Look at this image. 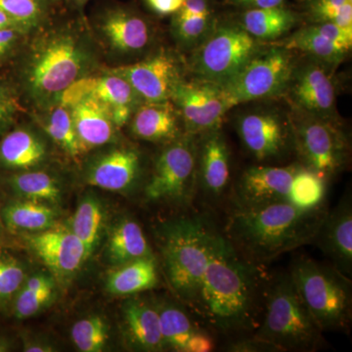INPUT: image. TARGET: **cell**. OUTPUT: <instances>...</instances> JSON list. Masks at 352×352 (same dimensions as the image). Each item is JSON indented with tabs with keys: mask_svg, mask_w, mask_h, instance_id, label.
<instances>
[{
	"mask_svg": "<svg viewBox=\"0 0 352 352\" xmlns=\"http://www.w3.org/2000/svg\"><path fill=\"white\" fill-rule=\"evenodd\" d=\"M24 282L22 266L12 258L0 256V303L15 295Z\"/></svg>",
	"mask_w": 352,
	"mask_h": 352,
	"instance_id": "cell-39",
	"label": "cell"
},
{
	"mask_svg": "<svg viewBox=\"0 0 352 352\" xmlns=\"http://www.w3.org/2000/svg\"><path fill=\"white\" fill-rule=\"evenodd\" d=\"M19 110L17 98L0 80V131H4L12 124L14 118Z\"/></svg>",
	"mask_w": 352,
	"mask_h": 352,
	"instance_id": "cell-41",
	"label": "cell"
},
{
	"mask_svg": "<svg viewBox=\"0 0 352 352\" xmlns=\"http://www.w3.org/2000/svg\"><path fill=\"white\" fill-rule=\"evenodd\" d=\"M75 1L78 4V6H83V4L87 3L89 0H75Z\"/></svg>",
	"mask_w": 352,
	"mask_h": 352,
	"instance_id": "cell-48",
	"label": "cell"
},
{
	"mask_svg": "<svg viewBox=\"0 0 352 352\" xmlns=\"http://www.w3.org/2000/svg\"><path fill=\"white\" fill-rule=\"evenodd\" d=\"M296 15L283 6L252 8L244 13L242 25L256 39H275L294 27Z\"/></svg>",
	"mask_w": 352,
	"mask_h": 352,
	"instance_id": "cell-29",
	"label": "cell"
},
{
	"mask_svg": "<svg viewBox=\"0 0 352 352\" xmlns=\"http://www.w3.org/2000/svg\"><path fill=\"white\" fill-rule=\"evenodd\" d=\"M323 333L298 295L289 271L271 276L263 319L252 335L283 352H314L325 346Z\"/></svg>",
	"mask_w": 352,
	"mask_h": 352,
	"instance_id": "cell-4",
	"label": "cell"
},
{
	"mask_svg": "<svg viewBox=\"0 0 352 352\" xmlns=\"http://www.w3.org/2000/svg\"><path fill=\"white\" fill-rule=\"evenodd\" d=\"M352 30L333 23H316L287 39L283 47L300 50L329 63H335L351 50Z\"/></svg>",
	"mask_w": 352,
	"mask_h": 352,
	"instance_id": "cell-20",
	"label": "cell"
},
{
	"mask_svg": "<svg viewBox=\"0 0 352 352\" xmlns=\"http://www.w3.org/2000/svg\"><path fill=\"white\" fill-rule=\"evenodd\" d=\"M328 210L326 204L309 210L285 203L234 208L222 230L247 261L264 266L286 252L314 244Z\"/></svg>",
	"mask_w": 352,
	"mask_h": 352,
	"instance_id": "cell-3",
	"label": "cell"
},
{
	"mask_svg": "<svg viewBox=\"0 0 352 352\" xmlns=\"http://www.w3.org/2000/svg\"><path fill=\"white\" fill-rule=\"evenodd\" d=\"M198 188L212 199L223 195L230 179V152L219 129L198 141Z\"/></svg>",
	"mask_w": 352,
	"mask_h": 352,
	"instance_id": "cell-19",
	"label": "cell"
},
{
	"mask_svg": "<svg viewBox=\"0 0 352 352\" xmlns=\"http://www.w3.org/2000/svg\"><path fill=\"white\" fill-rule=\"evenodd\" d=\"M54 282L44 274L34 275L21 287L14 300V314L17 318L25 319L34 316L52 298Z\"/></svg>",
	"mask_w": 352,
	"mask_h": 352,
	"instance_id": "cell-33",
	"label": "cell"
},
{
	"mask_svg": "<svg viewBox=\"0 0 352 352\" xmlns=\"http://www.w3.org/2000/svg\"><path fill=\"white\" fill-rule=\"evenodd\" d=\"M237 129L245 150L258 163L279 161L294 150L291 126L277 113H247Z\"/></svg>",
	"mask_w": 352,
	"mask_h": 352,
	"instance_id": "cell-12",
	"label": "cell"
},
{
	"mask_svg": "<svg viewBox=\"0 0 352 352\" xmlns=\"http://www.w3.org/2000/svg\"><path fill=\"white\" fill-rule=\"evenodd\" d=\"M25 351L28 352H44L51 351L50 346H44V344H30L29 346H25Z\"/></svg>",
	"mask_w": 352,
	"mask_h": 352,
	"instance_id": "cell-46",
	"label": "cell"
},
{
	"mask_svg": "<svg viewBox=\"0 0 352 352\" xmlns=\"http://www.w3.org/2000/svg\"><path fill=\"white\" fill-rule=\"evenodd\" d=\"M110 71L124 78L142 102L170 100L182 80L177 61L166 52H157L138 63Z\"/></svg>",
	"mask_w": 352,
	"mask_h": 352,
	"instance_id": "cell-13",
	"label": "cell"
},
{
	"mask_svg": "<svg viewBox=\"0 0 352 352\" xmlns=\"http://www.w3.org/2000/svg\"><path fill=\"white\" fill-rule=\"evenodd\" d=\"M310 14L316 23H333L352 30V0H312Z\"/></svg>",
	"mask_w": 352,
	"mask_h": 352,
	"instance_id": "cell-38",
	"label": "cell"
},
{
	"mask_svg": "<svg viewBox=\"0 0 352 352\" xmlns=\"http://www.w3.org/2000/svg\"><path fill=\"white\" fill-rule=\"evenodd\" d=\"M24 30L17 28H3L0 29V60L7 56L14 50L21 36L25 34Z\"/></svg>",
	"mask_w": 352,
	"mask_h": 352,
	"instance_id": "cell-42",
	"label": "cell"
},
{
	"mask_svg": "<svg viewBox=\"0 0 352 352\" xmlns=\"http://www.w3.org/2000/svg\"><path fill=\"white\" fill-rule=\"evenodd\" d=\"M289 273L296 291L322 332L349 333L352 325L351 278L332 264L307 256L292 261Z\"/></svg>",
	"mask_w": 352,
	"mask_h": 352,
	"instance_id": "cell-5",
	"label": "cell"
},
{
	"mask_svg": "<svg viewBox=\"0 0 352 352\" xmlns=\"http://www.w3.org/2000/svg\"><path fill=\"white\" fill-rule=\"evenodd\" d=\"M198 143L185 134L171 141L157 156L144 195L149 201L189 205L198 187Z\"/></svg>",
	"mask_w": 352,
	"mask_h": 352,
	"instance_id": "cell-7",
	"label": "cell"
},
{
	"mask_svg": "<svg viewBox=\"0 0 352 352\" xmlns=\"http://www.w3.org/2000/svg\"><path fill=\"white\" fill-rule=\"evenodd\" d=\"M157 278V261L151 254L118 266L109 275L107 289L113 295H135L154 288Z\"/></svg>",
	"mask_w": 352,
	"mask_h": 352,
	"instance_id": "cell-27",
	"label": "cell"
},
{
	"mask_svg": "<svg viewBox=\"0 0 352 352\" xmlns=\"http://www.w3.org/2000/svg\"><path fill=\"white\" fill-rule=\"evenodd\" d=\"M96 32L105 47L120 57L140 53L151 41L148 23L124 7L106 9L97 19Z\"/></svg>",
	"mask_w": 352,
	"mask_h": 352,
	"instance_id": "cell-15",
	"label": "cell"
},
{
	"mask_svg": "<svg viewBox=\"0 0 352 352\" xmlns=\"http://www.w3.org/2000/svg\"><path fill=\"white\" fill-rule=\"evenodd\" d=\"M3 28H17V29L24 30L19 24H17L15 21L11 19L8 15L0 11V29H3ZM24 31H25V30H24Z\"/></svg>",
	"mask_w": 352,
	"mask_h": 352,
	"instance_id": "cell-45",
	"label": "cell"
},
{
	"mask_svg": "<svg viewBox=\"0 0 352 352\" xmlns=\"http://www.w3.org/2000/svg\"><path fill=\"white\" fill-rule=\"evenodd\" d=\"M46 155L45 142L29 129H15L0 141V164L10 170H31L43 163Z\"/></svg>",
	"mask_w": 352,
	"mask_h": 352,
	"instance_id": "cell-25",
	"label": "cell"
},
{
	"mask_svg": "<svg viewBox=\"0 0 352 352\" xmlns=\"http://www.w3.org/2000/svg\"><path fill=\"white\" fill-rule=\"evenodd\" d=\"M69 106L76 136L83 153L108 144L118 127L107 106L91 96H82Z\"/></svg>",
	"mask_w": 352,
	"mask_h": 352,
	"instance_id": "cell-21",
	"label": "cell"
},
{
	"mask_svg": "<svg viewBox=\"0 0 352 352\" xmlns=\"http://www.w3.org/2000/svg\"><path fill=\"white\" fill-rule=\"evenodd\" d=\"M171 101L175 104L188 135L201 136L219 129L231 107L222 85L200 80H180Z\"/></svg>",
	"mask_w": 352,
	"mask_h": 352,
	"instance_id": "cell-10",
	"label": "cell"
},
{
	"mask_svg": "<svg viewBox=\"0 0 352 352\" xmlns=\"http://www.w3.org/2000/svg\"><path fill=\"white\" fill-rule=\"evenodd\" d=\"M98 62L89 34L73 25L51 28L32 38L21 67L25 96L41 111L61 101L72 85L92 75Z\"/></svg>",
	"mask_w": 352,
	"mask_h": 352,
	"instance_id": "cell-2",
	"label": "cell"
},
{
	"mask_svg": "<svg viewBox=\"0 0 352 352\" xmlns=\"http://www.w3.org/2000/svg\"><path fill=\"white\" fill-rule=\"evenodd\" d=\"M294 65L285 47L256 53L229 82L222 85L231 108L245 102L270 98L288 87Z\"/></svg>",
	"mask_w": 352,
	"mask_h": 352,
	"instance_id": "cell-9",
	"label": "cell"
},
{
	"mask_svg": "<svg viewBox=\"0 0 352 352\" xmlns=\"http://www.w3.org/2000/svg\"><path fill=\"white\" fill-rule=\"evenodd\" d=\"M9 183L16 194L28 200L57 203L61 197L56 180L44 171L18 173L11 177Z\"/></svg>",
	"mask_w": 352,
	"mask_h": 352,
	"instance_id": "cell-35",
	"label": "cell"
},
{
	"mask_svg": "<svg viewBox=\"0 0 352 352\" xmlns=\"http://www.w3.org/2000/svg\"><path fill=\"white\" fill-rule=\"evenodd\" d=\"M258 52L256 39L242 27L220 25L204 38L193 68L200 80L224 85Z\"/></svg>",
	"mask_w": 352,
	"mask_h": 352,
	"instance_id": "cell-8",
	"label": "cell"
},
{
	"mask_svg": "<svg viewBox=\"0 0 352 352\" xmlns=\"http://www.w3.org/2000/svg\"><path fill=\"white\" fill-rule=\"evenodd\" d=\"M28 239L38 258L57 276H71L87 261L85 245L72 230L48 228Z\"/></svg>",
	"mask_w": 352,
	"mask_h": 352,
	"instance_id": "cell-18",
	"label": "cell"
},
{
	"mask_svg": "<svg viewBox=\"0 0 352 352\" xmlns=\"http://www.w3.org/2000/svg\"><path fill=\"white\" fill-rule=\"evenodd\" d=\"M212 25V10L208 0H185L175 13L173 28L176 36L184 44L197 43L207 36Z\"/></svg>",
	"mask_w": 352,
	"mask_h": 352,
	"instance_id": "cell-30",
	"label": "cell"
},
{
	"mask_svg": "<svg viewBox=\"0 0 352 352\" xmlns=\"http://www.w3.org/2000/svg\"><path fill=\"white\" fill-rule=\"evenodd\" d=\"M159 314L164 349L188 352L192 339L204 329L182 303L157 300L154 302Z\"/></svg>",
	"mask_w": 352,
	"mask_h": 352,
	"instance_id": "cell-26",
	"label": "cell"
},
{
	"mask_svg": "<svg viewBox=\"0 0 352 352\" xmlns=\"http://www.w3.org/2000/svg\"><path fill=\"white\" fill-rule=\"evenodd\" d=\"M43 112H46L43 129L48 136L69 156L74 159H78L82 156L83 151L76 136L69 106L58 103L46 109Z\"/></svg>",
	"mask_w": 352,
	"mask_h": 352,
	"instance_id": "cell-32",
	"label": "cell"
},
{
	"mask_svg": "<svg viewBox=\"0 0 352 352\" xmlns=\"http://www.w3.org/2000/svg\"><path fill=\"white\" fill-rule=\"evenodd\" d=\"M185 0H146V3L160 15L175 14L182 8Z\"/></svg>",
	"mask_w": 352,
	"mask_h": 352,
	"instance_id": "cell-43",
	"label": "cell"
},
{
	"mask_svg": "<svg viewBox=\"0 0 352 352\" xmlns=\"http://www.w3.org/2000/svg\"><path fill=\"white\" fill-rule=\"evenodd\" d=\"M108 254L111 261L119 266L153 254L140 226L126 219L113 228L109 238Z\"/></svg>",
	"mask_w": 352,
	"mask_h": 352,
	"instance_id": "cell-28",
	"label": "cell"
},
{
	"mask_svg": "<svg viewBox=\"0 0 352 352\" xmlns=\"http://www.w3.org/2000/svg\"><path fill=\"white\" fill-rule=\"evenodd\" d=\"M122 314L124 331L132 347L143 351L166 349L154 302L143 298H132L124 305Z\"/></svg>",
	"mask_w": 352,
	"mask_h": 352,
	"instance_id": "cell-24",
	"label": "cell"
},
{
	"mask_svg": "<svg viewBox=\"0 0 352 352\" xmlns=\"http://www.w3.org/2000/svg\"><path fill=\"white\" fill-rule=\"evenodd\" d=\"M0 11L28 32L43 22L46 13L45 0H0Z\"/></svg>",
	"mask_w": 352,
	"mask_h": 352,
	"instance_id": "cell-37",
	"label": "cell"
},
{
	"mask_svg": "<svg viewBox=\"0 0 352 352\" xmlns=\"http://www.w3.org/2000/svg\"><path fill=\"white\" fill-rule=\"evenodd\" d=\"M103 223V208L96 199L88 197L78 205L72 222V231L85 245L88 258L100 240Z\"/></svg>",
	"mask_w": 352,
	"mask_h": 352,
	"instance_id": "cell-34",
	"label": "cell"
},
{
	"mask_svg": "<svg viewBox=\"0 0 352 352\" xmlns=\"http://www.w3.org/2000/svg\"><path fill=\"white\" fill-rule=\"evenodd\" d=\"M314 244L330 259L332 265L347 277L352 276V198L340 199L333 210H328Z\"/></svg>",
	"mask_w": 352,
	"mask_h": 352,
	"instance_id": "cell-16",
	"label": "cell"
},
{
	"mask_svg": "<svg viewBox=\"0 0 352 352\" xmlns=\"http://www.w3.org/2000/svg\"><path fill=\"white\" fill-rule=\"evenodd\" d=\"M140 170L139 153L131 148H118L95 160L87 171V182L109 191H126L138 182Z\"/></svg>",
	"mask_w": 352,
	"mask_h": 352,
	"instance_id": "cell-22",
	"label": "cell"
},
{
	"mask_svg": "<svg viewBox=\"0 0 352 352\" xmlns=\"http://www.w3.org/2000/svg\"><path fill=\"white\" fill-rule=\"evenodd\" d=\"M226 351L231 352H283L275 344L258 339L254 335L245 336L230 340L226 346Z\"/></svg>",
	"mask_w": 352,
	"mask_h": 352,
	"instance_id": "cell-40",
	"label": "cell"
},
{
	"mask_svg": "<svg viewBox=\"0 0 352 352\" xmlns=\"http://www.w3.org/2000/svg\"><path fill=\"white\" fill-rule=\"evenodd\" d=\"M180 116L173 101L143 102L132 115L131 132L136 138L168 142L179 138Z\"/></svg>",
	"mask_w": 352,
	"mask_h": 352,
	"instance_id": "cell-23",
	"label": "cell"
},
{
	"mask_svg": "<svg viewBox=\"0 0 352 352\" xmlns=\"http://www.w3.org/2000/svg\"><path fill=\"white\" fill-rule=\"evenodd\" d=\"M294 104L305 115L333 120L336 87L323 67L308 64L292 75L288 87Z\"/></svg>",
	"mask_w": 352,
	"mask_h": 352,
	"instance_id": "cell-17",
	"label": "cell"
},
{
	"mask_svg": "<svg viewBox=\"0 0 352 352\" xmlns=\"http://www.w3.org/2000/svg\"><path fill=\"white\" fill-rule=\"evenodd\" d=\"M82 96H91L107 106L118 129L126 126L143 102L131 85L109 69L104 75H90L78 80L67 90L60 103L69 105Z\"/></svg>",
	"mask_w": 352,
	"mask_h": 352,
	"instance_id": "cell-14",
	"label": "cell"
},
{
	"mask_svg": "<svg viewBox=\"0 0 352 352\" xmlns=\"http://www.w3.org/2000/svg\"><path fill=\"white\" fill-rule=\"evenodd\" d=\"M233 1L252 9L283 6L285 0H233Z\"/></svg>",
	"mask_w": 352,
	"mask_h": 352,
	"instance_id": "cell-44",
	"label": "cell"
},
{
	"mask_svg": "<svg viewBox=\"0 0 352 352\" xmlns=\"http://www.w3.org/2000/svg\"><path fill=\"white\" fill-rule=\"evenodd\" d=\"M10 349L8 342L6 340L0 339V352L8 351Z\"/></svg>",
	"mask_w": 352,
	"mask_h": 352,
	"instance_id": "cell-47",
	"label": "cell"
},
{
	"mask_svg": "<svg viewBox=\"0 0 352 352\" xmlns=\"http://www.w3.org/2000/svg\"><path fill=\"white\" fill-rule=\"evenodd\" d=\"M71 336L78 351L100 352L108 342V325L101 317H87L74 324Z\"/></svg>",
	"mask_w": 352,
	"mask_h": 352,
	"instance_id": "cell-36",
	"label": "cell"
},
{
	"mask_svg": "<svg viewBox=\"0 0 352 352\" xmlns=\"http://www.w3.org/2000/svg\"><path fill=\"white\" fill-rule=\"evenodd\" d=\"M289 126L294 152L302 166L327 182L346 168L351 153L349 138L335 120L302 113Z\"/></svg>",
	"mask_w": 352,
	"mask_h": 352,
	"instance_id": "cell-6",
	"label": "cell"
},
{
	"mask_svg": "<svg viewBox=\"0 0 352 352\" xmlns=\"http://www.w3.org/2000/svg\"><path fill=\"white\" fill-rule=\"evenodd\" d=\"M155 232L168 285L199 325L231 340L252 335L271 278L264 266L247 261L208 214L162 222Z\"/></svg>",
	"mask_w": 352,
	"mask_h": 352,
	"instance_id": "cell-1",
	"label": "cell"
},
{
	"mask_svg": "<svg viewBox=\"0 0 352 352\" xmlns=\"http://www.w3.org/2000/svg\"><path fill=\"white\" fill-rule=\"evenodd\" d=\"M300 163L288 166H251L241 175L235 187L234 204L237 208L272 205H293L294 178Z\"/></svg>",
	"mask_w": 352,
	"mask_h": 352,
	"instance_id": "cell-11",
	"label": "cell"
},
{
	"mask_svg": "<svg viewBox=\"0 0 352 352\" xmlns=\"http://www.w3.org/2000/svg\"><path fill=\"white\" fill-rule=\"evenodd\" d=\"M2 214L9 228L38 232L51 228L57 217L56 212L50 206L28 199L6 206Z\"/></svg>",
	"mask_w": 352,
	"mask_h": 352,
	"instance_id": "cell-31",
	"label": "cell"
}]
</instances>
